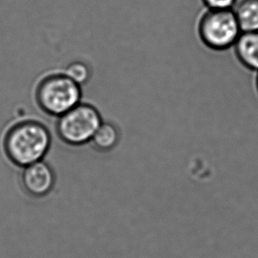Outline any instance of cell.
Listing matches in <instances>:
<instances>
[{"instance_id": "6da1fadb", "label": "cell", "mask_w": 258, "mask_h": 258, "mask_svg": "<svg viewBox=\"0 0 258 258\" xmlns=\"http://www.w3.org/2000/svg\"><path fill=\"white\" fill-rule=\"evenodd\" d=\"M52 138L48 127L34 119L16 122L4 139L7 158L21 168L42 161L49 153Z\"/></svg>"}, {"instance_id": "7a4b0ae2", "label": "cell", "mask_w": 258, "mask_h": 258, "mask_svg": "<svg viewBox=\"0 0 258 258\" xmlns=\"http://www.w3.org/2000/svg\"><path fill=\"white\" fill-rule=\"evenodd\" d=\"M35 98L43 113L57 118L81 103L82 90L63 70L50 71L38 81Z\"/></svg>"}, {"instance_id": "3957f363", "label": "cell", "mask_w": 258, "mask_h": 258, "mask_svg": "<svg viewBox=\"0 0 258 258\" xmlns=\"http://www.w3.org/2000/svg\"><path fill=\"white\" fill-rule=\"evenodd\" d=\"M102 122V116L96 107L81 102L57 117L56 135L67 146L82 147L90 143Z\"/></svg>"}, {"instance_id": "277c9868", "label": "cell", "mask_w": 258, "mask_h": 258, "mask_svg": "<svg viewBox=\"0 0 258 258\" xmlns=\"http://www.w3.org/2000/svg\"><path fill=\"white\" fill-rule=\"evenodd\" d=\"M198 34L206 47L216 51H223L234 47L241 30L234 9H207L199 19Z\"/></svg>"}, {"instance_id": "5b68a950", "label": "cell", "mask_w": 258, "mask_h": 258, "mask_svg": "<svg viewBox=\"0 0 258 258\" xmlns=\"http://www.w3.org/2000/svg\"><path fill=\"white\" fill-rule=\"evenodd\" d=\"M21 181L26 193L35 199H42L55 187L56 174L52 167L42 160L23 168Z\"/></svg>"}, {"instance_id": "8992f818", "label": "cell", "mask_w": 258, "mask_h": 258, "mask_svg": "<svg viewBox=\"0 0 258 258\" xmlns=\"http://www.w3.org/2000/svg\"><path fill=\"white\" fill-rule=\"evenodd\" d=\"M238 61L248 70L258 72V31L243 32L234 45Z\"/></svg>"}, {"instance_id": "52a82bcc", "label": "cell", "mask_w": 258, "mask_h": 258, "mask_svg": "<svg viewBox=\"0 0 258 258\" xmlns=\"http://www.w3.org/2000/svg\"><path fill=\"white\" fill-rule=\"evenodd\" d=\"M120 139L121 134L117 126L113 122H102L89 144L94 150L106 154L118 146Z\"/></svg>"}, {"instance_id": "ba28073f", "label": "cell", "mask_w": 258, "mask_h": 258, "mask_svg": "<svg viewBox=\"0 0 258 258\" xmlns=\"http://www.w3.org/2000/svg\"><path fill=\"white\" fill-rule=\"evenodd\" d=\"M234 11L241 33L258 31V0H242Z\"/></svg>"}, {"instance_id": "9c48e42d", "label": "cell", "mask_w": 258, "mask_h": 258, "mask_svg": "<svg viewBox=\"0 0 258 258\" xmlns=\"http://www.w3.org/2000/svg\"><path fill=\"white\" fill-rule=\"evenodd\" d=\"M63 72L71 80L80 86H83L90 80V67L82 61L72 62L66 68H63Z\"/></svg>"}, {"instance_id": "30bf717a", "label": "cell", "mask_w": 258, "mask_h": 258, "mask_svg": "<svg viewBox=\"0 0 258 258\" xmlns=\"http://www.w3.org/2000/svg\"><path fill=\"white\" fill-rule=\"evenodd\" d=\"M206 9L209 10H233L237 0H202Z\"/></svg>"}, {"instance_id": "8fae6325", "label": "cell", "mask_w": 258, "mask_h": 258, "mask_svg": "<svg viewBox=\"0 0 258 258\" xmlns=\"http://www.w3.org/2000/svg\"><path fill=\"white\" fill-rule=\"evenodd\" d=\"M255 87L258 93V72L256 73V77H255Z\"/></svg>"}]
</instances>
